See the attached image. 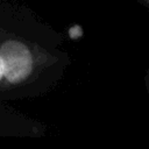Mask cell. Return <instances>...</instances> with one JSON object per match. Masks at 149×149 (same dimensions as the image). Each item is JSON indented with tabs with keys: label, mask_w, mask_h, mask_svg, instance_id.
<instances>
[{
	"label": "cell",
	"mask_w": 149,
	"mask_h": 149,
	"mask_svg": "<svg viewBox=\"0 0 149 149\" xmlns=\"http://www.w3.org/2000/svg\"><path fill=\"white\" fill-rule=\"evenodd\" d=\"M135 1L139 2V3H141L142 6H144V7H147L149 9V0H135Z\"/></svg>",
	"instance_id": "7a4b0ae2"
},
{
	"label": "cell",
	"mask_w": 149,
	"mask_h": 149,
	"mask_svg": "<svg viewBox=\"0 0 149 149\" xmlns=\"http://www.w3.org/2000/svg\"><path fill=\"white\" fill-rule=\"evenodd\" d=\"M143 85H144V88L149 95V70H147L144 76H143Z\"/></svg>",
	"instance_id": "6da1fadb"
}]
</instances>
